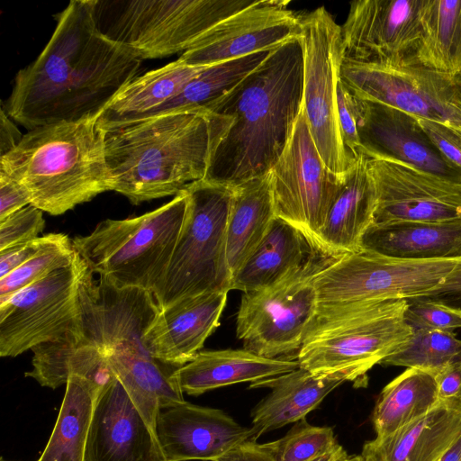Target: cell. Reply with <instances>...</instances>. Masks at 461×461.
<instances>
[{"mask_svg": "<svg viewBox=\"0 0 461 461\" xmlns=\"http://www.w3.org/2000/svg\"><path fill=\"white\" fill-rule=\"evenodd\" d=\"M228 292H209L181 299L158 312L142 339L158 361L180 368L201 351L220 325Z\"/></svg>", "mask_w": 461, "mask_h": 461, "instance_id": "7402d4cb", "label": "cell"}, {"mask_svg": "<svg viewBox=\"0 0 461 461\" xmlns=\"http://www.w3.org/2000/svg\"><path fill=\"white\" fill-rule=\"evenodd\" d=\"M289 3L255 0L209 31L179 59L190 66H210L281 46L300 32L301 14L288 9Z\"/></svg>", "mask_w": 461, "mask_h": 461, "instance_id": "e0dca14e", "label": "cell"}, {"mask_svg": "<svg viewBox=\"0 0 461 461\" xmlns=\"http://www.w3.org/2000/svg\"><path fill=\"white\" fill-rule=\"evenodd\" d=\"M299 366L297 360L264 357L244 348L203 350L178 368L176 375L183 393L198 396L225 385L272 378Z\"/></svg>", "mask_w": 461, "mask_h": 461, "instance_id": "83f0119b", "label": "cell"}, {"mask_svg": "<svg viewBox=\"0 0 461 461\" xmlns=\"http://www.w3.org/2000/svg\"><path fill=\"white\" fill-rule=\"evenodd\" d=\"M64 233H49L35 240L0 250V278L35 257L46 248L59 241Z\"/></svg>", "mask_w": 461, "mask_h": 461, "instance_id": "7bdbcfd3", "label": "cell"}, {"mask_svg": "<svg viewBox=\"0 0 461 461\" xmlns=\"http://www.w3.org/2000/svg\"><path fill=\"white\" fill-rule=\"evenodd\" d=\"M348 456V455L347 454L346 450L342 446L339 445L333 451L311 461H346Z\"/></svg>", "mask_w": 461, "mask_h": 461, "instance_id": "f907efd6", "label": "cell"}, {"mask_svg": "<svg viewBox=\"0 0 461 461\" xmlns=\"http://www.w3.org/2000/svg\"><path fill=\"white\" fill-rule=\"evenodd\" d=\"M104 388L79 377L68 379L54 429L37 461H85L93 412Z\"/></svg>", "mask_w": 461, "mask_h": 461, "instance_id": "836d02e7", "label": "cell"}, {"mask_svg": "<svg viewBox=\"0 0 461 461\" xmlns=\"http://www.w3.org/2000/svg\"><path fill=\"white\" fill-rule=\"evenodd\" d=\"M1 461H5V460H4V459H1Z\"/></svg>", "mask_w": 461, "mask_h": 461, "instance_id": "db71d44e", "label": "cell"}, {"mask_svg": "<svg viewBox=\"0 0 461 461\" xmlns=\"http://www.w3.org/2000/svg\"><path fill=\"white\" fill-rule=\"evenodd\" d=\"M276 215L295 227L317 252L318 236L343 182L325 166L303 104L289 140L269 170Z\"/></svg>", "mask_w": 461, "mask_h": 461, "instance_id": "5bb4252c", "label": "cell"}, {"mask_svg": "<svg viewBox=\"0 0 461 461\" xmlns=\"http://www.w3.org/2000/svg\"><path fill=\"white\" fill-rule=\"evenodd\" d=\"M85 461H166L156 431L116 376L96 400Z\"/></svg>", "mask_w": 461, "mask_h": 461, "instance_id": "ffe728a7", "label": "cell"}, {"mask_svg": "<svg viewBox=\"0 0 461 461\" xmlns=\"http://www.w3.org/2000/svg\"><path fill=\"white\" fill-rule=\"evenodd\" d=\"M104 135L97 118L34 128L0 157V171L26 189L32 205L63 214L111 191Z\"/></svg>", "mask_w": 461, "mask_h": 461, "instance_id": "277c9868", "label": "cell"}, {"mask_svg": "<svg viewBox=\"0 0 461 461\" xmlns=\"http://www.w3.org/2000/svg\"><path fill=\"white\" fill-rule=\"evenodd\" d=\"M303 109L316 148L329 171L344 181L357 158L345 147L338 113L343 61L341 26L324 6L301 14Z\"/></svg>", "mask_w": 461, "mask_h": 461, "instance_id": "9c48e42d", "label": "cell"}, {"mask_svg": "<svg viewBox=\"0 0 461 461\" xmlns=\"http://www.w3.org/2000/svg\"><path fill=\"white\" fill-rule=\"evenodd\" d=\"M460 359L461 339L455 332L417 330L401 349L380 364L417 368L435 375Z\"/></svg>", "mask_w": 461, "mask_h": 461, "instance_id": "8d00e7d4", "label": "cell"}, {"mask_svg": "<svg viewBox=\"0 0 461 461\" xmlns=\"http://www.w3.org/2000/svg\"><path fill=\"white\" fill-rule=\"evenodd\" d=\"M366 159L358 154L330 208L318 236L317 252L322 257L339 258L361 250V240L374 221L376 206Z\"/></svg>", "mask_w": 461, "mask_h": 461, "instance_id": "d4e9b609", "label": "cell"}, {"mask_svg": "<svg viewBox=\"0 0 461 461\" xmlns=\"http://www.w3.org/2000/svg\"><path fill=\"white\" fill-rule=\"evenodd\" d=\"M31 204L26 189L15 179L0 171V220Z\"/></svg>", "mask_w": 461, "mask_h": 461, "instance_id": "f6af8a7d", "label": "cell"}, {"mask_svg": "<svg viewBox=\"0 0 461 461\" xmlns=\"http://www.w3.org/2000/svg\"><path fill=\"white\" fill-rule=\"evenodd\" d=\"M79 302L82 332L99 348L122 343L143 347V336L160 311L153 293L94 279L89 268L80 283Z\"/></svg>", "mask_w": 461, "mask_h": 461, "instance_id": "ac0fdd59", "label": "cell"}, {"mask_svg": "<svg viewBox=\"0 0 461 461\" xmlns=\"http://www.w3.org/2000/svg\"><path fill=\"white\" fill-rule=\"evenodd\" d=\"M87 269L78 255L0 303V356L17 357L67 333L82 332L79 286Z\"/></svg>", "mask_w": 461, "mask_h": 461, "instance_id": "4fadbf2b", "label": "cell"}, {"mask_svg": "<svg viewBox=\"0 0 461 461\" xmlns=\"http://www.w3.org/2000/svg\"><path fill=\"white\" fill-rule=\"evenodd\" d=\"M361 250L408 260L461 258V219L374 224L365 232Z\"/></svg>", "mask_w": 461, "mask_h": 461, "instance_id": "4316f807", "label": "cell"}, {"mask_svg": "<svg viewBox=\"0 0 461 461\" xmlns=\"http://www.w3.org/2000/svg\"><path fill=\"white\" fill-rule=\"evenodd\" d=\"M32 350V369L25 376L41 386L56 389L69 378L79 377L105 387L115 377L103 350L89 342L82 332L67 333Z\"/></svg>", "mask_w": 461, "mask_h": 461, "instance_id": "4dcf8cb0", "label": "cell"}, {"mask_svg": "<svg viewBox=\"0 0 461 461\" xmlns=\"http://www.w3.org/2000/svg\"><path fill=\"white\" fill-rule=\"evenodd\" d=\"M215 461H274L265 444H258L255 440L243 441Z\"/></svg>", "mask_w": 461, "mask_h": 461, "instance_id": "7dc6e473", "label": "cell"}, {"mask_svg": "<svg viewBox=\"0 0 461 461\" xmlns=\"http://www.w3.org/2000/svg\"><path fill=\"white\" fill-rule=\"evenodd\" d=\"M439 402L434 375L407 368L380 393L372 422L376 437L387 436L428 413Z\"/></svg>", "mask_w": 461, "mask_h": 461, "instance_id": "e575fe53", "label": "cell"}, {"mask_svg": "<svg viewBox=\"0 0 461 461\" xmlns=\"http://www.w3.org/2000/svg\"><path fill=\"white\" fill-rule=\"evenodd\" d=\"M185 190L137 217L107 219L72 244L89 270L119 288L154 293L170 263L186 215Z\"/></svg>", "mask_w": 461, "mask_h": 461, "instance_id": "8992f818", "label": "cell"}, {"mask_svg": "<svg viewBox=\"0 0 461 461\" xmlns=\"http://www.w3.org/2000/svg\"><path fill=\"white\" fill-rule=\"evenodd\" d=\"M100 349L133 404L155 431L160 410L185 402L176 375L177 367L158 361L143 347L132 343Z\"/></svg>", "mask_w": 461, "mask_h": 461, "instance_id": "cb8c5ba5", "label": "cell"}, {"mask_svg": "<svg viewBox=\"0 0 461 461\" xmlns=\"http://www.w3.org/2000/svg\"><path fill=\"white\" fill-rule=\"evenodd\" d=\"M425 0H356L341 26L343 59L397 63L411 55Z\"/></svg>", "mask_w": 461, "mask_h": 461, "instance_id": "2e32d148", "label": "cell"}, {"mask_svg": "<svg viewBox=\"0 0 461 461\" xmlns=\"http://www.w3.org/2000/svg\"><path fill=\"white\" fill-rule=\"evenodd\" d=\"M461 437V403L441 402L394 432L366 441L365 461H438Z\"/></svg>", "mask_w": 461, "mask_h": 461, "instance_id": "603a6c76", "label": "cell"}, {"mask_svg": "<svg viewBox=\"0 0 461 461\" xmlns=\"http://www.w3.org/2000/svg\"><path fill=\"white\" fill-rule=\"evenodd\" d=\"M339 446L332 428L311 425L305 419L281 438L265 443L274 461H311Z\"/></svg>", "mask_w": 461, "mask_h": 461, "instance_id": "74e56055", "label": "cell"}, {"mask_svg": "<svg viewBox=\"0 0 461 461\" xmlns=\"http://www.w3.org/2000/svg\"><path fill=\"white\" fill-rule=\"evenodd\" d=\"M434 377L439 401L461 403V359L446 366Z\"/></svg>", "mask_w": 461, "mask_h": 461, "instance_id": "bcb514c9", "label": "cell"}, {"mask_svg": "<svg viewBox=\"0 0 461 461\" xmlns=\"http://www.w3.org/2000/svg\"><path fill=\"white\" fill-rule=\"evenodd\" d=\"M417 119L441 157L461 171V136L443 123L419 117Z\"/></svg>", "mask_w": 461, "mask_h": 461, "instance_id": "ee69618b", "label": "cell"}, {"mask_svg": "<svg viewBox=\"0 0 461 461\" xmlns=\"http://www.w3.org/2000/svg\"><path fill=\"white\" fill-rule=\"evenodd\" d=\"M274 50L258 51L207 66L150 117L176 112L210 113L214 105L258 69Z\"/></svg>", "mask_w": 461, "mask_h": 461, "instance_id": "d590c367", "label": "cell"}, {"mask_svg": "<svg viewBox=\"0 0 461 461\" xmlns=\"http://www.w3.org/2000/svg\"><path fill=\"white\" fill-rule=\"evenodd\" d=\"M97 31L140 59H158L194 47L251 0H92Z\"/></svg>", "mask_w": 461, "mask_h": 461, "instance_id": "52a82bcc", "label": "cell"}, {"mask_svg": "<svg viewBox=\"0 0 461 461\" xmlns=\"http://www.w3.org/2000/svg\"><path fill=\"white\" fill-rule=\"evenodd\" d=\"M140 63L97 31L92 0H72L41 53L16 74L4 108L28 131L98 119Z\"/></svg>", "mask_w": 461, "mask_h": 461, "instance_id": "6da1fadb", "label": "cell"}, {"mask_svg": "<svg viewBox=\"0 0 461 461\" xmlns=\"http://www.w3.org/2000/svg\"><path fill=\"white\" fill-rule=\"evenodd\" d=\"M366 158L376 195L374 224L461 219V183L396 159Z\"/></svg>", "mask_w": 461, "mask_h": 461, "instance_id": "9a60e30c", "label": "cell"}, {"mask_svg": "<svg viewBox=\"0 0 461 461\" xmlns=\"http://www.w3.org/2000/svg\"><path fill=\"white\" fill-rule=\"evenodd\" d=\"M345 381L316 376L303 367L272 378L252 383L253 388H269L270 393L252 410V438L305 419L322 400Z\"/></svg>", "mask_w": 461, "mask_h": 461, "instance_id": "484cf974", "label": "cell"}, {"mask_svg": "<svg viewBox=\"0 0 461 461\" xmlns=\"http://www.w3.org/2000/svg\"><path fill=\"white\" fill-rule=\"evenodd\" d=\"M303 104L299 37L267 60L210 111L232 122L212 152L203 180L234 188L265 176L283 152Z\"/></svg>", "mask_w": 461, "mask_h": 461, "instance_id": "7a4b0ae2", "label": "cell"}, {"mask_svg": "<svg viewBox=\"0 0 461 461\" xmlns=\"http://www.w3.org/2000/svg\"><path fill=\"white\" fill-rule=\"evenodd\" d=\"M338 113L343 143L357 158L360 140L357 129V99L339 79L338 84Z\"/></svg>", "mask_w": 461, "mask_h": 461, "instance_id": "b9f144b4", "label": "cell"}, {"mask_svg": "<svg viewBox=\"0 0 461 461\" xmlns=\"http://www.w3.org/2000/svg\"><path fill=\"white\" fill-rule=\"evenodd\" d=\"M356 99L360 140L358 154L396 159L461 183V171L441 157L417 117L386 104Z\"/></svg>", "mask_w": 461, "mask_h": 461, "instance_id": "d6986e66", "label": "cell"}, {"mask_svg": "<svg viewBox=\"0 0 461 461\" xmlns=\"http://www.w3.org/2000/svg\"><path fill=\"white\" fill-rule=\"evenodd\" d=\"M413 62L436 72L461 76V0H425Z\"/></svg>", "mask_w": 461, "mask_h": 461, "instance_id": "d6a6232c", "label": "cell"}, {"mask_svg": "<svg viewBox=\"0 0 461 461\" xmlns=\"http://www.w3.org/2000/svg\"><path fill=\"white\" fill-rule=\"evenodd\" d=\"M23 134L18 130L2 105L0 115V157L14 149L23 140Z\"/></svg>", "mask_w": 461, "mask_h": 461, "instance_id": "c3c4849f", "label": "cell"}, {"mask_svg": "<svg viewBox=\"0 0 461 461\" xmlns=\"http://www.w3.org/2000/svg\"><path fill=\"white\" fill-rule=\"evenodd\" d=\"M314 252L295 227L276 217L262 242L234 275L231 290L246 294L269 288L296 273Z\"/></svg>", "mask_w": 461, "mask_h": 461, "instance_id": "f1b7e54d", "label": "cell"}, {"mask_svg": "<svg viewBox=\"0 0 461 461\" xmlns=\"http://www.w3.org/2000/svg\"><path fill=\"white\" fill-rule=\"evenodd\" d=\"M438 461H461V437Z\"/></svg>", "mask_w": 461, "mask_h": 461, "instance_id": "816d5d0a", "label": "cell"}, {"mask_svg": "<svg viewBox=\"0 0 461 461\" xmlns=\"http://www.w3.org/2000/svg\"><path fill=\"white\" fill-rule=\"evenodd\" d=\"M461 296V259L446 276L443 283L429 291L424 298H435L440 296Z\"/></svg>", "mask_w": 461, "mask_h": 461, "instance_id": "681fc988", "label": "cell"}, {"mask_svg": "<svg viewBox=\"0 0 461 461\" xmlns=\"http://www.w3.org/2000/svg\"><path fill=\"white\" fill-rule=\"evenodd\" d=\"M460 313H461V309H460Z\"/></svg>", "mask_w": 461, "mask_h": 461, "instance_id": "11a10c76", "label": "cell"}, {"mask_svg": "<svg viewBox=\"0 0 461 461\" xmlns=\"http://www.w3.org/2000/svg\"><path fill=\"white\" fill-rule=\"evenodd\" d=\"M276 217L269 173L233 188L226 226V258L232 278Z\"/></svg>", "mask_w": 461, "mask_h": 461, "instance_id": "1f68e13d", "label": "cell"}, {"mask_svg": "<svg viewBox=\"0 0 461 461\" xmlns=\"http://www.w3.org/2000/svg\"><path fill=\"white\" fill-rule=\"evenodd\" d=\"M231 122L207 112H176L104 131L111 191L132 204L177 195L204 179Z\"/></svg>", "mask_w": 461, "mask_h": 461, "instance_id": "3957f363", "label": "cell"}, {"mask_svg": "<svg viewBox=\"0 0 461 461\" xmlns=\"http://www.w3.org/2000/svg\"><path fill=\"white\" fill-rule=\"evenodd\" d=\"M346 461H365L361 455L348 456Z\"/></svg>", "mask_w": 461, "mask_h": 461, "instance_id": "f5cc1de1", "label": "cell"}, {"mask_svg": "<svg viewBox=\"0 0 461 461\" xmlns=\"http://www.w3.org/2000/svg\"><path fill=\"white\" fill-rule=\"evenodd\" d=\"M156 434L166 461H215L236 445L252 438L219 409L187 402L160 410Z\"/></svg>", "mask_w": 461, "mask_h": 461, "instance_id": "44dd1931", "label": "cell"}, {"mask_svg": "<svg viewBox=\"0 0 461 461\" xmlns=\"http://www.w3.org/2000/svg\"><path fill=\"white\" fill-rule=\"evenodd\" d=\"M340 80L358 99L443 123L461 136V76L436 72L409 58L386 64L343 59Z\"/></svg>", "mask_w": 461, "mask_h": 461, "instance_id": "7c38bea8", "label": "cell"}, {"mask_svg": "<svg viewBox=\"0 0 461 461\" xmlns=\"http://www.w3.org/2000/svg\"><path fill=\"white\" fill-rule=\"evenodd\" d=\"M408 300L318 305L297 353L300 367L316 376L361 382L411 338L405 321Z\"/></svg>", "mask_w": 461, "mask_h": 461, "instance_id": "5b68a950", "label": "cell"}, {"mask_svg": "<svg viewBox=\"0 0 461 461\" xmlns=\"http://www.w3.org/2000/svg\"><path fill=\"white\" fill-rule=\"evenodd\" d=\"M330 259L315 261L313 255L284 281L243 294L236 335L244 349L268 358L298 353L319 305L313 275Z\"/></svg>", "mask_w": 461, "mask_h": 461, "instance_id": "8fae6325", "label": "cell"}, {"mask_svg": "<svg viewBox=\"0 0 461 461\" xmlns=\"http://www.w3.org/2000/svg\"><path fill=\"white\" fill-rule=\"evenodd\" d=\"M404 319L413 330L454 332L455 330L461 328L460 308L447 305L433 298L408 300Z\"/></svg>", "mask_w": 461, "mask_h": 461, "instance_id": "ab89813d", "label": "cell"}, {"mask_svg": "<svg viewBox=\"0 0 461 461\" xmlns=\"http://www.w3.org/2000/svg\"><path fill=\"white\" fill-rule=\"evenodd\" d=\"M77 256L72 240L65 234L59 241L0 278V303L57 269L69 266Z\"/></svg>", "mask_w": 461, "mask_h": 461, "instance_id": "f35d334b", "label": "cell"}, {"mask_svg": "<svg viewBox=\"0 0 461 461\" xmlns=\"http://www.w3.org/2000/svg\"><path fill=\"white\" fill-rule=\"evenodd\" d=\"M460 259L408 260L360 250L330 258L312 283L322 306L411 300L441 285Z\"/></svg>", "mask_w": 461, "mask_h": 461, "instance_id": "30bf717a", "label": "cell"}, {"mask_svg": "<svg viewBox=\"0 0 461 461\" xmlns=\"http://www.w3.org/2000/svg\"><path fill=\"white\" fill-rule=\"evenodd\" d=\"M186 215L168 267L153 294L160 309L209 292H229L226 226L233 188L194 182L185 189Z\"/></svg>", "mask_w": 461, "mask_h": 461, "instance_id": "ba28073f", "label": "cell"}, {"mask_svg": "<svg viewBox=\"0 0 461 461\" xmlns=\"http://www.w3.org/2000/svg\"><path fill=\"white\" fill-rule=\"evenodd\" d=\"M43 211L30 204L0 220V250L37 239L44 230Z\"/></svg>", "mask_w": 461, "mask_h": 461, "instance_id": "60d3db41", "label": "cell"}, {"mask_svg": "<svg viewBox=\"0 0 461 461\" xmlns=\"http://www.w3.org/2000/svg\"><path fill=\"white\" fill-rule=\"evenodd\" d=\"M206 67L190 66L178 59L137 77L106 106L98 125L107 131L150 117Z\"/></svg>", "mask_w": 461, "mask_h": 461, "instance_id": "f546056e", "label": "cell"}]
</instances>
